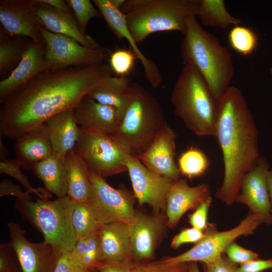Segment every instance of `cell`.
I'll return each instance as SVG.
<instances>
[{
  "instance_id": "obj_11",
  "label": "cell",
  "mask_w": 272,
  "mask_h": 272,
  "mask_svg": "<svg viewBox=\"0 0 272 272\" xmlns=\"http://www.w3.org/2000/svg\"><path fill=\"white\" fill-rule=\"evenodd\" d=\"M89 177L95 196L92 208L101 223L121 222L130 225L136 214L133 197L122 189L112 187L104 178L91 170Z\"/></svg>"
},
{
  "instance_id": "obj_44",
  "label": "cell",
  "mask_w": 272,
  "mask_h": 272,
  "mask_svg": "<svg viewBox=\"0 0 272 272\" xmlns=\"http://www.w3.org/2000/svg\"><path fill=\"white\" fill-rule=\"evenodd\" d=\"M27 191L22 190L19 185L14 184L11 180L3 179L0 183V196L12 195L21 200H31L32 197Z\"/></svg>"
},
{
  "instance_id": "obj_32",
  "label": "cell",
  "mask_w": 272,
  "mask_h": 272,
  "mask_svg": "<svg viewBox=\"0 0 272 272\" xmlns=\"http://www.w3.org/2000/svg\"><path fill=\"white\" fill-rule=\"evenodd\" d=\"M72 223L77 240L98 231L103 225L91 206L76 202L72 215Z\"/></svg>"
},
{
  "instance_id": "obj_43",
  "label": "cell",
  "mask_w": 272,
  "mask_h": 272,
  "mask_svg": "<svg viewBox=\"0 0 272 272\" xmlns=\"http://www.w3.org/2000/svg\"><path fill=\"white\" fill-rule=\"evenodd\" d=\"M203 264L206 272H239L236 264L230 260L224 253L214 261Z\"/></svg>"
},
{
  "instance_id": "obj_34",
  "label": "cell",
  "mask_w": 272,
  "mask_h": 272,
  "mask_svg": "<svg viewBox=\"0 0 272 272\" xmlns=\"http://www.w3.org/2000/svg\"><path fill=\"white\" fill-rule=\"evenodd\" d=\"M209 165V160L206 155L200 149L193 147L183 152L178 160V167L180 174L189 178L203 174Z\"/></svg>"
},
{
  "instance_id": "obj_10",
  "label": "cell",
  "mask_w": 272,
  "mask_h": 272,
  "mask_svg": "<svg viewBox=\"0 0 272 272\" xmlns=\"http://www.w3.org/2000/svg\"><path fill=\"white\" fill-rule=\"evenodd\" d=\"M37 27L45 43L46 71L94 65L104 62L110 56L106 48H90L71 37Z\"/></svg>"
},
{
  "instance_id": "obj_28",
  "label": "cell",
  "mask_w": 272,
  "mask_h": 272,
  "mask_svg": "<svg viewBox=\"0 0 272 272\" xmlns=\"http://www.w3.org/2000/svg\"><path fill=\"white\" fill-rule=\"evenodd\" d=\"M32 170L45 188L57 198L67 196L68 180L65 160L55 153L37 163Z\"/></svg>"
},
{
  "instance_id": "obj_13",
  "label": "cell",
  "mask_w": 272,
  "mask_h": 272,
  "mask_svg": "<svg viewBox=\"0 0 272 272\" xmlns=\"http://www.w3.org/2000/svg\"><path fill=\"white\" fill-rule=\"evenodd\" d=\"M30 20L37 26L52 33L71 37L84 46L101 47L93 38L83 34L75 18L64 15L39 0L17 1Z\"/></svg>"
},
{
  "instance_id": "obj_46",
  "label": "cell",
  "mask_w": 272,
  "mask_h": 272,
  "mask_svg": "<svg viewBox=\"0 0 272 272\" xmlns=\"http://www.w3.org/2000/svg\"><path fill=\"white\" fill-rule=\"evenodd\" d=\"M15 251L10 243L0 245V272H15L12 261V256Z\"/></svg>"
},
{
  "instance_id": "obj_31",
  "label": "cell",
  "mask_w": 272,
  "mask_h": 272,
  "mask_svg": "<svg viewBox=\"0 0 272 272\" xmlns=\"http://www.w3.org/2000/svg\"><path fill=\"white\" fill-rule=\"evenodd\" d=\"M81 264L88 270H92L100 261L99 231L77 240L71 251Z\"/></svg>"
},
{
  "instance_id": "obj_15",
  "label": "cell",
  "mask_w": 272,
  "mask_h": 272,
  "mask_svg": "<svg viewBox=\"0 0 272 272\" xmlns=\"http://www.w3.org/2000/svg\"><path fill=\"white\" fill-rule=\"evenodd\" d=\"M269 163L260 157L256 166L243 179L236 202L246 205L249 212L260 215L271 225V208L268 184Z\"/></svg>"
},
{
  "instance_id": "obj_12",
  "label": "cell",
  "mask_w": 272,
  "mask_h": 272,
  "mask_svg": "<svg viewBox=\"0 0 272 272\" xmlns=\"http://www.w3.org/2000/svg\"><path fill=\"white\" fill-rule=\"evenodd\" d=\"M125 166L134 197L140 205L148 204L159 213L166 208L167 196L175 180L151 171L138 156L131 154L127 155Z\"/></svg>"
},
{
  "instance_id": "obj_19",
  "label": "cell",
  "mask_w": 272,
  "mask_h": 272,
  "mask_svg": "<svg viewBox=\"0 0 272 272\" xmlns=\"http://www.w3.org/2000/svg\"><path fill=\"white\" fill-rule=\"evenodd\" d=\"M211 196L210 187L207 184L200 183L192 187L183 179L174 181L166 201L168 226L175 227L187 211L196 209Z\"/></svg>"
},
{
  "instance_id": "obj_20",
  "label": "cell",
  "mask_w": 272,
  "mask_h": 272,
  "mask_svg": "<svg viewBox=\"0 0 272 272\" xmlns=\"http://www.w3.org/2000/svg\"><path fill=\"white\" fill-rule=\"evenodd\" d=\"M76 121L81 129L112 135L121 115L115 108L102 104L89 96L73 108Z\"/></svg>"
},
{
  "instance_id": "obj_6",
  "label": "cell",
  "mask_w": 272,
  "mask_h": 272,
  "mask_svg": "<svg viewBox=\"0 0 272 272\" xmlns=\"http://www.w3.org/2000/svg\"><path fill=\"white\" fill-rule=\"evenodd\" d=\"M166 122L153 95L139 83H131L128 104L112 135L130 154L138 156L148 149Z\"/></svg>"
},
{
  "instance_id": "obj_7",
  "label": "cell",
  "mask_w": 272,
  "mask_h": 272,
  "mask_svg": "<svg viewBox=\"0 0 272 272\" xmlns=\"http://www.w3.org/2000/svg\"><path fill=\"white\" fill-rule=\"evenodd\" d=\"M75 203L66 196L54 200L17 199L14 206L22 217L41 233L44 241L59 256L72 251L77 241L72 223Z\"/></svg>"
},
{
  "instance_id": "obj_40",
  "label": "cell",
  "mask_w": 272,
  "mask_h": 272,
  "mask_svg": "<svg viewBox=\"0 0 272 272\" xmlns=\"http://www.w3.org/2000/svg\"><path fill=\"white\" fill-rule=\"evenodd\" d=\"M207 235L206 231H203L193 227L182 230L172 240L171 246L176 249L186 243L196 244L204 239Z\"/></svg>"
},
{
  "instance_id": "obj_23",
  "label": "cell",
  "mask_w": 272,
  "mask_h": 272,
  "mask_svg": "<svg viewBox=\"0 0 272 272\" xmlns=\"http://www.w3.org/2000/svg\"><path fill=\"white\" fill-rule=\"evenodd\" d=\"M45 124L53 152L65 160L66 154L75 148L80 134V128L76 121L73 108L55 115Z\"/></svg>"
},
{
  "instance_id": "obj_29",
  "label": "cell",
  "mask_w": 272,
  "mask_h": 272,
  "mask_svg": "<svg viewBox=\"0 0 272 272\" xmlns=\"http://www.w3.org/2000/svg\"><path fill=\"white\" fill-rule=\"evenodd\" d=\"M196 16L208 27L226 29L241 24L240 19L228 13L223 0H200Z\"/></svg>"
},
{
  "instance_id": "obj_1",
  "label": "cell",
  "mask_w": 272,
  "mask_h": 272,
  "mask_svg": "<svg viewBox=\"0 0 272 272\" xmlns=\"http://www.w3.org/2000/svg\"><path fill=\"white\" fill-rule=\"evenodd\" d=\"M113 74L104 62L43 71L6 101L0 110V135L16 140L75 106Z\"/></svg>"
},
{
  "instance_id": "obj_42",
  "label": "cell",
  "mask_w": 272,
  "mask_h": 272,
  "mask_svg": "<svg viewBox=\"0 0 272 272\" xmlns=\"http://www.w3.org/2000/svg\"><path fill=\"white\" fill-rule=\"evenodd\" d=\"M91 271V270H90ZM73 255L71 252L61 254L52 272H89Z\"/></svg>"
},
{
  "instance_id": "obj_45",
  "label": "cell",
  "mask_w": 272,
  "mask_h": 272,
  "mask_svg": "<svg viewBox=\"0 0 272 272\" xmlns=\"http://www.w3.org/2000/svg\"><path fill=\"white\" fill-rule=\"evenodd\" d=\"M132 265L130 260L100 261L95 268L99 272H132Z\"/></svg>"
},
{
  "instance_id": "obj_47",
  "label": "cell",
  "mask_w": 272,
  "mask_h": 272,
  "mask_svg": "<svg viewBox=\"0 0 272 272\" xmlns=\"http://www.w3.org/2000/svg\"><path fill=\"white\" fill-rule=\"evenodd\" d=\"M269 269H272V258H258L240 264L238 267L239 272H261Z\"/></svg>"
},
{
  "instance_id": "obj_14",
  "label": "cell",
  "mask_w": 272,
  "mask_h": 272,
  "mask_svg": "<svg viewBox=\"0 0 272 272\" xmlns=\"http://www.w3.org/2000/svg\"><path fill=\"white\" fill-rule=\"evenodd\" d=\"M10 244L14 249L22 272H52L59 256L53 247L43 241L31 242L26 232L14 222L7 223Z\"/></svg>"
},
{
  "instance_id": "obj_37",
  "label": "cell",
  "mask_w": 272,
  "mask_h": 272,
  "mask_svg": "<svg viewBox=\"0 0 272 272\" xmlns=\"http://www.w3.org/2000/svg\"><path fill=\"white\" fill-rule=\"evenodd\" d=\"M137 58L132 51L118 49L110 53L109 64L116 76L126 77L131 72Z\"/></svg>"
},
{
  "instance_id": "obj_22",
  "label": "cell",
  "mask_w": 272,
  "mask_h": 272,
  "mask_svg": "<svg viewBox=\"0 0 272 272\" xmlns=\"http://www.w3.org/2000/svg\"><path fill=\"white\" fill-rule=\"evenodd\" d=\"M128 226L131 256L138 259H147L154 253L161 228L158 217L136 212L133 222Z\"/></svg>"
},
{
  "instance_id": "obj_2",
  "label": "cell",
  "mask_w": 272,
  "mask_h": 272,
  "mask_svg": "<svg viewBox=\"0 0 272 272\" xmlns=\"http://www.w3.org/2000/svg\"><path fill=\"white\" fill-rule=\"evenodd\" d=\"M215 137L222 153L224 178L215 196L227 205L236 202L245 175L260 158L258 131L241 91L230 86L218 99Z\"/></svg>"
},
{
  "instance_id": "obj_49",
  "label": "cell",
  "mask_w": 272,
  "mask_h": 272,
  "mask_svg": "<svg viewBox=\"0 0 272 272\" xmlns=\"http://www.w3.org/2000/svg\"><path fill=\"white\" fill-rule=\"evenodd\" d=\"M267 179L271 208V225H272V169L268 171Z\"/></svg>"
},
{
  "instance_id": "obj_4",
  "label": "cell",
  "mask_w": 272,
  "mask_h": 272,
  "mask_svg": "<svg viewBox=\"0 0 272 272\" xmlns=\"http://www.w3.org/2000/svg\"><path fill=\"white\" fill-rule=\"evenodd\" d=\"M175 114L198 137L215 136L218 100L192 65L185 63L171 95Z\"/></svg>"
},
{
  "instance_id": "obj_24",
  "label": "cell",
  "mask_w": 272,
  "mask_h": 272,
  "mask_svg": "<svg viewBox=\"0 0 272 272\" xmlns=\"http://www.w3.org/2000/svg\"><path fill=\"white\" fill-rule=\"evenodd\" d=\"M99 236L100 261L130 260L128 225L121 222L103 224L99 229Z\"/></svg>"
},
{
  "instance_id": "obj_52",
  "label": "cell",
  "mask_w": 272,
  "mask_h": 272,
  "mask_svg": "<svg viewBox=\"0 0 272 272\" xmlns=\"http://www.w3.org/2000/svg\"><path fill=\"white\" fill-rule=\"evenodd\" d=\"M125 0H110L111 4L117 9L120 10Z\"/></svg>"
},
{
  "instance_id": "obj_53",
  "label": "cell",
  "mask_w": 272,
  "mask_h": 272,
  "mask_svg": "<svg viewBox=\"0 0 272 272\" xmlns=\"http://www.w3.org/2000/svg\"><path fill=\"white\" fill-rule=\"evenodd\" d=\"M269 72L271 74V75H272V66L269 69Z\"/></svg>"
},
{
  "instance_id": "obj_3",
  "label": "cell",
  "mask_w": 272,
  "mask_h": 272,
  "mask_svg": "<svg viewBox=\"0 0 272 272\" xmlns=\"http://www.w3.org/2000/svg\"><path fill=\"white\" fill-rule=\"evenodd\" d=\"M183 35L182 59L199 72L218 100L230 86L235 74L231 53L201 26L196 17L188 20Z\"/></svg>"
},
{
  "instance_id": "obj_38",
  "label": "cell",
  "mask_w": 272,
  "mask_h": 272,
  "mask_svg": "<svg viewBox=\"0 0 272 272\" xmlns=\"http://www.w3.org/2000/svg\"><path fill=\"white\" fill-rule=\"evenodd\" d=\"M188 263L169 264L162 261L149 263H134L132 272H188Z\"/></svg>"
},
{
  "instance_id": "obj_41",
  "label": "cell",
  "mask_w": 272,
  "mask_h": 272,
  "mask_svg": "<svg viewBox=\"0 0 272 272\" xmlns=\"http://www.w3.org/2000/svg\"><path fill=\"white\" fill-rule=\"evenodd\" d=\"M211 196L202 202L189 216V222L192 227L205 231L209 226L208 214L212 202Z\"/></svg>"
},
{
  "instance_id": "obj_17",
  "label": "cell",
  "mask_w": 272,
  "mask_h": 272,
  "mask_svg": "<svg viewBox=\"0 0 272 272\" xmlns=\"http://www.w3.org/2000/svg\"><path fill=\"white\" fill-rule=\"evenodd\" d=\"M93 3L103 17L108 27L119 38L128 41L132 51L140 60L144 76L154 88L159 87L163 82L161 73L156 63L148 58L141 51L129 31L124 14L111 4L110 0H94Z\"/></svg>"
},
{
  "instance_id": "obj_30",
  "label": "cell",
  "mask_w": 272,
  "mask_h": 272,
  "mask_svg": "<svg viewBox=\"0 0 272 272\" xmlns=\"http://www.w3.org/2000/svg\"><path fill=\"white\" fill-rule=\"evenodd\" d=\"M0 36V73L4 76L19 62L31 40L25 41L23 37L10 38L1 31Z\"/></svg>"
},
{
  "instance_id": "obj_5",
  "label": "cell",
  "mask_w": 272,
  "mask_h": 272,
  "mask_svg": "<svg viewBox=\"0 0 272 272\" xmlns=\"http://www.w3.org/2000/svg\"><path fill=\"white\" fill-rule=\"evenodd\" d=\"M200 0H125L120 9L138 44L164 31L184 33L188 20L196 17Z\"/></svg>"
},
{
  "instance_id": "obj_50",
  "label": "cell",
  "mask_w": 272,
  "mask_h": 272,
  "mask_svg": "<svg viewBox=\"0 0 272 272\" xmlns=\"http://www.w3.org/2000/svg\"><path fill=\"white\" fill-rule=\"evenodd\" d=\"M9 155V151L7 148L4 145V143L2 142L1 137L0 140V157L1 161L3 160L6 159V157Z\"/></svg>"
},
{
  "instance_id": "obj_16",
  "label": "cell",
  "mask_w": 272,
  "mask_h": 272,
  "mask_svg": "<svg viewBox=\"0 0 272 272\" xmlns=\"http://www.w3.org/2000/svg\"><path fill=\"white\" fill-rule=\"evenodd\" d=\"M176 138L174 130L166 122L150 146L138 156V158L155 173L173 180L180 178L181 174L175 161Z\"/></svg>"
},
{
  "instance_id": "obj_8",
  "label": "cell",
  "mask_w": 272,
  "mask_h": 272,
  "mask_svg": "<svg viewBox=\"0 0 272 272\" xmlns=\"http://www.w3.org/2000/svg\"><path fill=\"white\" fill-rule=\"evenodd\" d=\"M75 150L90 170L104 179L127 171L125 162L130 153L111 134L80 128Z\"/></svg>"
},
{
  "instance_id": "obj_27",
  "label": "cell",
  "mask_w": 272,
  "mask_h": 272,
  "mask_svg": "<svg viewBox=\"0 0 272 272\" xmlns=\"http://www.w3.org/2000/svg\"><path fill=\"white\" fill-rule=\"evenodd\" d=\"M131 84L127 77L110 76L98 83L88 96L115 108L121 116L129 100Z\"/></svg>"
},
{
  "instance_id": "obj_25",
  "label": "cell",
  "mask_w": 272,
  "mask_h": 272,
  "mask_svg": "<svg viewBox=\"0 0 272 272\" xmlns=\"http://www.w3.org/2000/svg\"><path fill=\"white\" fill-rule=\"evenodd\" d=\"M67 173V196L76 202L92 207L95 202V193L89 177V168L75 148L65 158Z\"/></svg>"
},
{
  "instance_id": "obj_33",
  "label": "cell",
  "mask_w": 272,
  "mask_h": 272,
  "mask_svg": "<svg viewBox=\"0 0 272 272\" xmlns=\"http://www.w3.org/2000/svg\"><path fill=\"white\" fill-rule=\"evenodd\" d=\"M227 38L231 48L241 55H252L257 48V35L252 29L246 26L240 24L233 26Z\"/></svg>"
},
{
  "instance_id": "obj_36",
  "label": "cell",
  "mask_w": 272,
  "mask_h": 272,
  "mask_svg": "<svg viewBox=\"0 0 272 272\" xmlns=\"http://www.w3.org/2000/svg\"><path fill=\"white\" fill-rule=\"evenodd\" d=\"M73 10L81 31L84 34L89 21L100 17V13L89 0L65 1Z\"/></svg>"
},
{
  "instance_id": "obj_26",
  "label": "cell",
  "mask_w": 272,
  "mask_h": 272,
  "mask_svg": "<svg viewBox=\"0 0 272 272\" xmlns=\"http://www.w3.org/2000/svg\"><path fill=\"white\" fill-rule=\"evenodd\" d=\"M0 22L10 37H23L45 44L37 26L30 20L17 1H1Z\"/></svg>"
},
{
  "instance_id": "obj_35",
  "label": "cell",
  "mask_w": 272,
  "mask_h": 272,
  "mask_svg": "<svg viewBox=\"0 0 272 272\" xmlns=\"http://www.w3.org/2000/svg\"><path fill=\"white\" fill-rule=\"evenodd\" d=\"M22 166L16 158L14 159H6L0 162L1 173H4L11 176L18 181L30 193L37 195L40 199H49L51 194L45 188H34L30 183L27 176L21 170Z\"/></svg>"
},
{
  "instance_id": "obj_18",
  "label": "cell",
  "mask_w": 272,
  "mask_h": 272,
  "mask_svg": "<svg viewBox=\"0 0 272 272\" xmlns=\"http://www.w3.org/2000/svg\"><path fill=\"white\" fill-rule=\"evenodd\" d=\"M45 44L32 40L17 65L0 82V102L3 104L18 93L40 73L46 71Z\"/></svg>"
},
{
  "instance_id": "obj_39",
  "label": "cell",
  "mask_w": 272,
  "mask_h": 272,
  "mask_svg": "<svg viewBox=\"0 0 272 272\" xmlns=\"http://www.w3.org/2000/svg\"><path fill=\"white\" fill-rule=\"evenodd\" d=\"M227 258L235 264H242L258 258V254L250 250L246 249L235 241L231 242L224 251Z\"/></svg>"
},
{
  "instance_id": "obj_54",
  "label": "cell",
  "mask_w": 272,
  "mask_h": 272,
  "mask_svg": "<svg viewBox=\"0 0 272 272\" xmlns=\"http://www.w3.org/2000/svg\"><path fill=\"white\" fill-rule=\"evenodd\" d=\"M89 272H92V270H91V271H89Z\"/></svg>"
},
{
  "instance_id": "obj_48",
  "label": "cell",
  "mask_w": 272,
  "mask_h": 272,
  "mask_svg": "<svg viewBox=\"0 0 272 272\" xmlns=\"http://www.w3.org/2000/svg\"><path fill=\"white\" fill-rule=\"evenodd\" d=\"M40 2L51 7L59 12L75 18L74 12L66 1L62 0H39Z\"/></svg>"
},
{
  "instance_id": "obj_21",
  "label": "cell",
  "mask_w": 272,
  "mask_h": 272,
  "mask_svg": "<svg viewBox=\"0 0 272 272\" xmlns=\"http://www.w3.org/2000/svg\"><path fill=\"white\" fill-rule=\"evenodd\" d=\"M16 159L25 170H32L37 163L50 156L53 150L45 124L22 134L14 147Z\"/></svg>"
},
{
  "instance_id": "obj_9",
  "label": "cell",
  "mask_w": 272,
  "mask_h": 272,
  "mask_svg": "<svg viewBox=\"0 0 272 272\" xmlns=\"http://www.w3.org/2000/svg\"><path fill=\"white\" fill-rule=\"evenodd\" d=\"M265 221L260 215L249 212L247 216L234 228L218 231L216 225L210 224L206 230V237L188 250L177 256L162 260L169 264L200 261L210 263L219 258L231 242L242 236L252 234Z\"/></svg>"
},
{
  "instance_id": "obj_51",
  "label": "cell",
  "mask_w": 272,
  "mask_h": 272,
  "mask_svg": "<svg viewBox=\"0 0 272 272\" xmlns=\"http://www.w3.org/2000/svg\"><path fill=\"white\" fill-rule=\"evenodd\" d=\"M188 272H200L196 262H190L188 263Z\"/></svg>"
}]
</instances>
